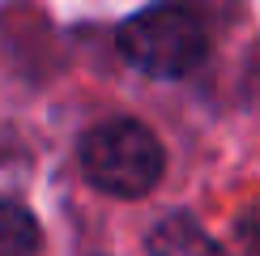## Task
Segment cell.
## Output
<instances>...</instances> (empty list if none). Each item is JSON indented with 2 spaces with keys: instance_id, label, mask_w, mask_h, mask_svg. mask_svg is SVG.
<instances>
[{
  "instance_id": "cell-1",
  "label": "cell",
  "mask_w": 260,
  "mask_h": 256,
  "mask_svg": "<svg viewBox=\"0 0 260 256\" xmlns=\"http://www.w3.org/2000/svg\"><path fill=\"white\" fill-rule=\"evenodd\" d=\"M120 51L149 77H188L209 56V35L188 5L171 0V5H149L145 13L124 21Z\"/></svg>"
},
{
  "instance_id": "cell-4",
  "label": "cell",
  "mask_w": 260,
  "mask_h": 256,
  "mask_svg": "<svg viewBox=\"0 0 260 256\" xmlns=\"http://www.w3.org/2000/svg\"><path fill=\"white\" fill-rule=\"evenodd\" d=\"M39 252V222L17 201H0V256H35Z\"/></svg>"
},
{
  "instance_id": "cell-2",
  "label": "cell",
  "mask_w": 260,
  "mask_h": 256,
  "mask_svg": "<svg viewBox=\"0 0 260 256\" xmlns=\"http://www.w3.org/2000/svg\"><path fill=\"white\" fill-rule=\"evenodd\" d=\"M81 167L94 188L111 197H141L162 175V145L137 120H107L85 133Z\"/></svg>"
},
{
  "instance_id": "cell-5",
  "label": "cell",
  "mask_w": 260,
  "mask_h": 256,
  "mask_svg": "<svg viewBox=\"0 0 260 256\" xmlns=\"http://www.w3.org/2000/svg\"><path fill=\"white\" fill-rule=\"evenodd\" d=\"M247 103L260 111V56H256V64L247 69Z\"/></svg>"
},
{
  "instance_id": "cell-3",
  "label": "cell",
  "mask_w": 260,
  "mask_h": 256,
  "mask_svg": "<svg viewBox=\"0 0 260 256\" xmlns=\"http://www.w3.org/2000/svg\"><path fill=\"white\" fill-rule=\"evenodd\" d=\"M149 256H226V252L218 248V239H213L197 218L171 213V218H162L154 227V235H149Z\"/></svg>"
}]
</instances>
